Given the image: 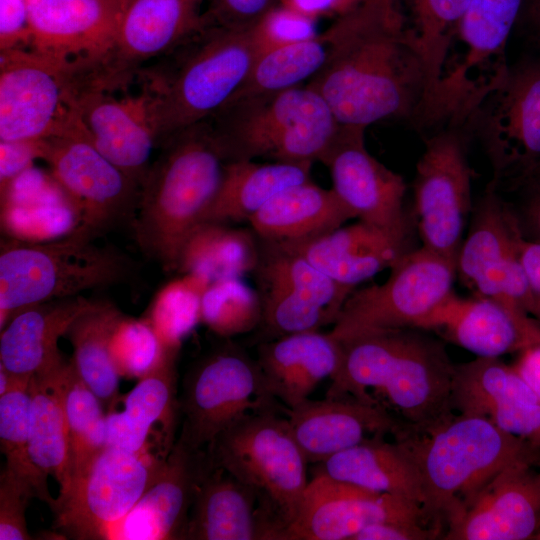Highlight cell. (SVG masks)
Segmentation results:
<instances>
[{
	"instance_id": "9c48e42d",
	"label": "cell",
	"mask_w": 540,
	"mask_h": 540,
	"mask_svg": "<svg viewBox=\"0 0 540 540\" xmlns=\"http://www.w3.org/2000/svg\"><path fill=\"white\" fill-rule=\"evenodd\" d=\"M523 1L470 0L454 39L460 50L447 62L424 112L429 125L467 123L500 85L510 68L506 47Z\"/></svg>"
},
{
	"instance_id": "680465c9",
	"label": "cell",
	"mask_w": 540,
	"mask_h": 540,
	"mask_svg": "<svg viewBox=\"0 0 540 540\" xmlns=\"http://www.w3.org/2000/svg\"><path fill=\"white\" fill-rule=\"evenodd\" d=\"M521 181L530 184L535 190H540V164Z\"/></svg>"
},
{
	"instance_id": "8fae6325",
	"label": "cell",
	"mask_w": 540,
	"mask_h": 540,
	"mask_svg": "<svg viewBox=\"0 0 540 540\" xmlns=\"http://www.w3.org/2000/svg\"><path fill=\"white\" fill-rule=\"evenodd\" d=\"M281 406L268 392L257 361L238 347L225 345L186 373L177 440L193 451L206 450L242 419Z\"/></svg>"
},
{
	"instance_id": "9f6ffc18",
	"label": "cell",
	"mask_w": 540,
	"mask_h": 540,
	"mask_svg": "<svg viewBox=\"0 0 540 540\" xmlns=\"http://www.w3.org/2000/svg\"><path fill=\"white\" fill-rule=\"evenodd\" d=\"M514 367L540 398V345L524 350Z\"/></svg>"
},
{
	"instance_id": "8d00e7d4",
	"label": "cell",
	"mask_w": 540,
	"mask_h": 540,
	"mask_svg": "<svg viewBox=\"0 0 540 540\" xmlns=\"http://www.w3.org/2000/svg\"><path fill=\"white\" fill-rule=\"evenodd\" d=\"M309 163L227 161L219 190L202 222H248L281 190L311 180Z\"/></svg>"
},
{
	"instance_id": "f6af8a7d",
	"label": "cell",
	"mask_w": 540,
	"mask_h": 540,
	"mask_svg": "<svg viewBox=\"0 0 540 540\" xmlns=\"http://www.w3.org/2000/svg\"><path fill=\"white\" fill-rule=\"evenodd\" d=\"M262 305L256 288L242 277L216 280L201 301V322L220 337L246 333L261 324Z\"/></svg>"
},
{
	"instance_id": "2e32d148",
	"label": "cell",
	"mask_w": 540,
	"mask_h": 540,
	"mask_svg": "<svg viewBox=\"0 0 540 540\" xmlns=\"http://www.w3.org/2000/svg\"><path fill=\"white\" fill-rule=\"evenodd\" d=\"M258 239L252 274L267 333L277 338L334 325L356 288L336 282L289 246Z\"/></svg>"
},
{
	"instance_id": "6125c7cd",
	"label": "cell",
	"mask_w": 540,
	"mask_h": 540,
	"mask_svg": "<svg viewBox=\"0 0 540 540\" xmlns=\"http://www.w3.org/2000/svg\"><path fill=\"white\" fill-rule=\"evenodd\" d=\"M539 446H540V442H539Z\"/></svg>"
},
{
	"instance_id": "db71d44e",
	"label": "cell",
	"mask_w": 540,
	"mask_h": 540,
	"mask_svg": "<svg viewBox=\"0 0 540 540\" xmlns=\"http://www.w3.org/2000/svg\"><path fill=\"white\" fill-rule=\"evenodd\" d=\"M360 0H280V6L318 20L321 17L336 18Z\"/></svg>"
},
{
	"instance_id": "94428289",
	"label": "cell",
	"mask_w": 540,
	"mask_h": 540,
	"mask_svg": "<svg viewBox=\"0 0 540 540\" xmlns=\"http://www.w3.org/2000/svg\"><path fill=\"white\" fill-rule=\"evenodd\" d=\"M537 464L540 466V458H539V460L537 461Z\"/></svg>"
},
{
	"instance_id": "7a4b0ae2",
	"label": "cell",
	"mask_w": 540,
	"mask_h": 540,
	"mask_svg": "<svg viewBox=\"0 0 540 540\" xmlns=\"http://www.w3.org/2000/svg\"><path fill=\"white\" fill-rule=\"evenodd\" d=\"M341 360L326 396H351L387 410L405 432L453 414L455 365L445 344L420 328L374 329L338 339Z\"/></svg>"
},
{
	"instance_id": "681fc988",
	"label": "cell",
	"mask_w": 540,
	"mask_h": 540,
	"mask_svg": "<svg viewBox=\"0 0 540 540\" xmlns=\"http://www.w3.org/2000/svg\"><path fill=\"white\" fill-rule=\"evenodd\" d=\"M204 2H206L205 22L235 30L252 29L280 4V0H204Z\"/></svg>"
},
{
	"instance_id": "603a6c76",
	"label": "cell",
	"mask_w": 540,
	"mask_h": 540,
	"mask_svg": "<svg viewBox=\"0 0 540 540\" xmlns=\"http://www.w3.org/2000/svg\"><path fill=\"white\" fill-rule=\"evenodd\" d=\"M537 461H518L501 470L447 524L442 539L540 538V466Z\"/></svg>"
},
{
	"instance_id": "91938a15",
	"label": "cell",
	"mask_w": 540,
	"mask_h": 540,
	"mask_svg": "<svg viewBox=\"0 0 540 540\" xmlns=\"http://www.w3.org/2000/svg\"><path fill=\"white\" fill-rule=\"evenodd\" d=\"M532 20L540 35V0H536L532 8Z\"/></svg>"
},
{
	"instance_id": "d4e9b609",
	"label": "cell",
	"mask_w": 540,
	"mask_h": 540,
	"mask_svg": "<svg viewBox=\"0 0 540 540\" xmlns=\"http://www.w3.org/2000/svg\"><path fill=\"white\" fill-rule=\"evenodd\" d=\"M417 328L433 331L477 357L499 358L540 345V326L519 306L453 291Z\"/></svg>"
},
{
	"instance_id": "7c38bea8",
	"label": "cell",
	"mask_w": 540,
	"mask_h": 540,
	"mask_svg": "<svg viewBox=\"0 0 540 540\" xmlns=\"http://www.w3.org/2000/svg\"><path fill=\"white\" fill-rule=\"evenodd\" d=\"M36 144L38 159L79 212L71 231L95 239L120 222H133L140 183L105 157L80 126Z\"/></svg>"
},
{
	"instance_id": "7dc6e473",
	"label": "cell",
	"mask_w": 540,
	"mask_h": 540,
	"mask_svg": "<svg viewBox=\"0 0 540 540\" xmlns=\"http://www.w3.org/2000/svg\"><path fill=\"white\" fill-rule=\"evenodd\" d=\"M317 20L277 6L252 28L258 56L266 51L317 36Z\"/></svg>"
},
{
	"instance_id": "7402d4cb",
	"label": "cell",
	"mask_w": 540,
	"mask_h": 540,
	"mask_svg": "<svg viewBox=\"0 0 540 540\" xmlns=\"http://www.w3.org/2000/svg\"><path fill=\"white\" fill-rule=\"evenodd\" d=\"M129 0H27L29 48L78 72L111 52Z\"/></svg>"
},
{
	"instance_id": "277c9868",
	"label": "cell",
	"mask_w": 540,
	"mask_h": 540,
	"mask_svg": "<svg viewBox=\"0 0 540 540\" xmlns=\"http://www.w3.org/2000/svg\"><path fill=\"white\" fill-rule=\"evenodd\" d=\"M394 439L411 453L423 485L425 512L441 529L505 467L540 458V446L483 417L461 413Z\"/></svg>"
},
{
	"instance_id": "f35d334b",
	"label": "cell",
	"mask_w": 540,
	"mask_h": 540,
	"mask_svg": "<svg viewBox=\"0 0 540 540\" xmlns=\"http://www.w3.org/2000/svg\"><path fill=\"white\" fill-rule=\"evenodd\" d=\"M122 312L111 302L98 300L69 327L71 358L83 382L98 396L108 411L119 399V378L110 354V340Z\"/></svg>"
},
{
	"instance_id": "bcb514c9",
	"label": "cell",
	"mask_w": 540,
	"mask_h": 540,
	"mask_svg": "<svg viewBox=\"0 0 540 540\" xmlns=\"http://www.w3.org/2000/svg\"><path fill=\"white\" fill-rule=\"evenodd\" d=\"M164 351L143 318L122 314L110 340V354L120 377L140 379L157 365Z\"/></svg>"
},
{
	"instance_id": "11a10c76",
	"label": "cell",
	"mask_w": 540,
	"mask_h": 540,
	"mask_svg": "<svg viewBox=\"0 0 540 540\" xmlns=\"http://www.w3.org/2000/svg\"><path fill=\"white\" fill-rule=\"evenodd\" d=\"M519 254L540 316V241L522 240Z\"/></svg>"
},
{
	"instance_id": "ab89813d",
	"label": "cell",
	"mask_w": 540,
	"mask_h": 540,
	"mask_svg": "<svg viewBox=\"0 0 540 540\" xmlns=\"http://www.w3.org/2000/svg\"><path fill=\"white\" fill-rule=\"evenodd\" d=\"M328 55L329 42L324 32L305 41L266 51L257 57L243 84L229 101L302 86L319 73Z\"/></svg>"
},
{
	"instance_id": "f5cc1de1",
	"label": "cell",
	"mask_w": 540,
	"mask_h": 540,
	"mask_svg": "<svg viewBox=\"0 0 540 540\" xmlns=\"http://www.w3.org/2000/svg\"><path fill=\"white\" fill-rule=\"evenodd\" d=\"M442 529L417 522L389 521L370 525L352 540H431L441 538Z\"/></svg>"
},
{
	"instance_id": "6f0895ef",
	"label": "cell",
	"mask_w": 540,
	"mask_h": 540,
	"mask_svg": "<svg viewBox=\"0 0 540 540\" xmlns=\"http://www.w3.org/2000/svg\"><path fill=\"white\" fill-rule=\"evenodd\" d=\"M526 216L531 230L540 237V190H535V195L527 207Z\"/></svg>"
},
{
	"instance_id": "836d02e7",
	"label": "cell",
	"mask_w": 540,
	"mask_h": 540,
	"mask_svg": "<svg viewBox=\"0 0 540 540\" xmlns=\"http://www.w3.org/2000/svg\"><path fill=\"white\" fill-rule=\"evenodd\" d=\"M317 472L372 492L410 499L423 508L425 505L418 468L406 446L396 439L366 440L319 463Z\"/></svg>"
},
{
	"instance_id": "30bf717a",
	"label": "cell",
	"mask_w": 540,
	"mask_h": 540,
	"mask_svg": "<svg viewBox=\"0 0 540 540\" xmlns=\"http://www.w3.org/2000/svg\"><path fill=\"white\" fill-rule=\"evenodd\" d=\"M152 92L142 68L111 75L80 74L75 90L77 125L94 146L141 185L158 148Z\"/></svg>"
},
{
	"instance_id": "f907efd6",
	"label": "cell",
	"mask_w": 540,
	"mask_h": 540,
	"mask_svg": "<svg viewBox=\"0 0 540 540\" xmlns=\"http://www.w3.org/2000/svg\"><path fill=\"white\" fill-rule=\"evenodd\" d=\"M27 0H0V51L29 48Z\"/></svg>"
},
{
	"instance_id": "4fadbf2b",
	"label": "cell",
	"mask_w": 540,
	"mask_h": 540,
	"mask_svg": "<svg viewBox=\"0 0 540 540\" xmlns=\"http://www.w3.org/2000/svg\"><path fill=\"white\" fill-rule=\"evenodd\" d=\"M0 52V141L34 142L76 127L80 72L31 48Z\"/></svg>"
},
{
	"instance_id": "4316f807",
	"label": "cell",
	"mask_w": 540,
	"mask_h": 540,
	"mask_svg": "<svg viewBox=\"0 0 540 540\" xmlns=\"http://www.w3.org/2000/svg\"><path fill=\"white\" fill-rule=\"evenodd\" d=\"M293 437L309 464H319L331 456L366 440L392 435L398 437L402 424L384 408L351 396L307 399L286 413Z\"/></svg>"
},
{
	"instance_id": "8992f818",
	"label": "cell",
	"mask_w": 540,
	"mask_h": 540,
	"mask_svg": "<svg viewBox=\"0 0 540 540\" xmlns=\"http://www.w3.org/2000/svg\"><path fill=\"white\" fill-rule=\"evenodd\" d=\"M208 121L227 161L321 162L341 124L308 84L229 101Z\"/></svg>"
},
{
	"instance_id": "d6a6232c",
	"label": "cell",
	"mask_w": 540,
	"mask_h": 540,
	"mask_svg": "<svg viewBox=\"0 0 540 540\" xmlns=\"http://www.w3.org/2000/svg\"><path fill=\"white\" fill-rule=\"evenodd\" d=\"M183 539L269 540V535L254 492L212 466L197 490Z\"/></svg>"
},
{
	"instance_id": "e0dca14e",
	"label": "cell",
	"mask_w": 540,
	"mask_h": 540,
	"mask_svg": "<svg viewBox=\"0 0 540 540\" xmlns=\"http://www.w3.org/2000/svg\"><path fill=\"white\" fill-rule=\"evenodd\" d=\"M164 458L107 446L56 498L54 528L73 539H105L137 504Z\"/></svg>"
},
{
	"instance_id": "e575fe53",
	"label": "cell",
	"mask_w": 540,
	"mask_h": 540,
	"mask_svg": "<svg viewBox=\"0 0 540 540\" xmlns=\"http://www.w3.org/2000/svg\"><path fill=\"white\" fill-rule=\"evenodd\" d=\"M350 219L352 214L332 189L308 180L275 194L248 223L260 239L292 243L329 232Z\"/></svg>"
},
{
	"instance_id": "1f68e13d",
	"label": "cell",
	"mask_w": 540,
	"mask_h": 540,
	"mask_svg": "<svg viewBox=\"0 0 540 540\" xmlns=\"http://www.w3.org/2000/svg\"><path fill=\"white\" fill-rule=\"evenodd\" d=\"M98 300L82 295L25 307L0 329V365L11 375L31 377L65 361L58 348L72 323Z\"/></svg>"
},
{
	"instance_id": "cb8c5ba5",
	"label": "cell",
	"mask_w": 540,
	"mask_h": 540,
	"mask_svg": "<svg viewBox=\"0 0 540 540\" xmlns=\"http://www.w3.org/2000/svg\"><path fill=\"white\" fill-rule=\"evenodd\" d=\"M211 468L206 450L193 451L176 439L137 504L105 539H183L197 490Z\"/></svg>"
},
{
	"instance_id": "ee69618b",
	"label": "cell",
	"mask_w": 540,
	"mask_h": 540,
	"mask_svg": "<svg viewBox=\"0 0 540 540\" xmlns=\"http://www.w3.org/2000/svg\"><path fill=\"white\" fill-rule=\"evenodd\" d=\"M211 282L183 273L161 287L142 317L165 350L179 352L183 339L201 322V301Z\"/></svg>"
},
{
	"instance_id": "9a60e30c",
	"label": "cell",
	"mask_w": 540,
	"mask_h": 540,
	"mask_svg": "<svg viewBox=\"0 0 540 540\" xmlns=\"http://www.w3.org/2000/svg\"><path fill=\"white\" fill-rule=\"evenodd\" d=\"M382 284L355 289L330 333L337 339L374 329L417 328L453 290L456 263L421 246L405 254Z\"/></svg>"
},
{
	"instance_id": "f1b7e54d",
	"label": "cell",
	"mask_w": 540,
	"mask_h": 540,
	"mask_svg": "<svg viewBox=\"0 0 540 540\" xmlns=\"http://www.w3.org/2000/svg\"><path fill=\"white\" fill-rule=\"evenodd\" d=\"M204 0H129L114 46L96 69L134 73L163 58L204 25Z\"/></svg>"
},
{
	"instance_id": "c3c4849f",
	"label": "cell",
	"mask_w": 540,
	"mask_h": 540,
	"mask_svg": "<svg viewBox=\"0 0 540 540\" xmlns=\"http://www.w3.org/2000/svg\"><path fill=\"white\" fill-rule=\"evenodd\" d=\"M32 488L4 467L0 475V540L32 539L26 522V509Z\"/></svg>"
},
{
	"instance_id": "816d5d0a",
	"label": "cell",
	"mask_w": 540,
	"mask_h": 540,
	"mask_svg": "<svg viewBox=\"0 0 540 540\" xmlns=\"http://www.w3.org/2000/svg\"><path fill=\"white\" fill-rule=\"evenodd\" d=\"M34 159H38L36 141H0L1 196L28 170Z\"/></svg>"
},
{
	"instance_id": "d590c367",
	"label": "cell",
	"mask_w": 540,
	"mask_h": 540,
	"mask_svg": "<svg viewBox=\"0 0 540 540\" xmlns=\"http://www.w3.org/2000/svg\"><path fill=\"white\" fill-rule=\"evenodd\" d=\"M68 361L31 376L30 454L35 465L59 485V495L72 483L73 466L67 427L63 379Z\"/></svg>"
},
{
	"instance_id": "44dd1931",
	"label": "cell",
	"mask_w": 540,
	"mask_h": 540,
	"mask_svg": "<svg viewBox=\"0 0 540 540\" xmlns=\"http://www.w3.org/2000/svg\"><path fill=\"white\" fill-rule=\"evenodd\" d=\"M363 126L341 125L321 160L329 170L332 191L353 218L384 230L411 235L404 208L403 177L367 150Z\"/></svg>"
},
{
	"instance_id": "74e56055",
	"label": "cell",
	"mask_w": 540,
	"mask_h": 540,
	"mask_svg": "<svg viewBox=\"0 0 540 540\" xmlns=\"http://www.w3.org/2000/svg\"><path fill=\"white\" fill-rule=\"evenodd\" d=\"M259 257V239L252 229L204 221L181 249L177 272L193 273L209 282L252 273Z\"/></svg>"
},
{
	"instance_id": "f546056e",
	"label": "cell",
	"mask_w": 540,
	"mask_h": 540,
	"mask_svg": "<svg viewBox=\"0 0 540 540\" xmlns=\"http://www.w3.org/2000/svg\"><path fill=\"white\" fill-rule=\"evenodd\" d=\"M282 244L299 252L336 282L352 288L392 268L413 250L411 235L393 233L362 221L307 240Z\"/></svg>"
},
{
	"instance_id": "6da1fadb",
	"label": "cell",
	"mask_w": 540,
	"mask_h": 540,
	"mask_svg": "<svg viewBox=\"0 0 540 540\" xmlns=\"http://www.w3.org/2000/svg\"><path fill=\"white\" fill-rule=\"evenodd\" d=\"M329 55L307 84L341 125L413 120L426 80L418 44L397 0H360L324 31Z\"/></svg>"
},
{
	"instance_id": "3957f363",
	"label": "cell",
	"mask_w": 540,
	"mask_h": 540,
	"mask_svg": "<svg viewBox=\"0 0 540 540\" xmlns=\"http://www.w3.org/2000/svg\"><path fill=\"white\" fill-rule=\"evenodd\" d=\"M140 187L132 222L139 249L166 272H177L186 239L214 200L227 159L208 121L167 138Z\"/></svg>"
},
{
	"instance_id": "7bdbcfd3",
	"label": "cell",
	"mask_w": 540,
	"mask_h": 540,
	"mask_svg": "<svg viewBox=\"0 0 540 540\" xmlns=\"http://www.w3.org/2000/svg\"><path fill=\"white\" fill-rule=\"evenodd\" d=\"M63 393L71 446L73 482L108 446L107 420L103 403L80 378L71 359L64 371Z\"/></svg>"
},
{
	"instance_id": "60d3db41",
	"label": "cell",
	"mask_w": 540,
	"mask_h": 540,
	"mask_svg": "<svg viewBox=\"0 0 540 540\" xmlns=\"http://www.w3.org/2000/svg\"><path fill=\"white\" fill-rule=\"evenodd\" d=\"M10 374V373H9ZM30 380L10 374L7 391L0 395V445L5 468L27 483L37 499L51 510L56 505L48 489V476L34 463L30 454Z\"/></svg>"
},
{
	"instance_id": "b9f144b4",
	"label": "cell",
	"mask_w": 540,
	"mask_h": 540,
	"mask_svg": "<svg viewBox=\"0 0 540 540\" xmlns=\"http://www.w3.org/2000/svg\"><path fill=\"white\" fill-rule=\"evenodd\" d=\"M470 0H413L415 29H412L420 51L426 90L412 120L430 102L445 69L460 21Z\"/></svg>"
},
{
	"instance_id": "4dcf8cb0",
	"label": "cell",
	"mask_w": 540,
	"mask_h": 540,
	"mask_svg": "<svg viewBox=\"0 0 540 540\" xmlns=\"http://www.w3.org/2000/svg\"><path fill=\"white\" fill-rule=\"evenodd\" d=\"M341 344L330 331H304L277 337L257 349V363L271 396L290 410L309 399L337 371Z\"/></svg>"
},
{
	"instance_id": "52a82bcc",
	"label": "cell",
	"mask_w": 540,
	"mask_h": 540,
	"mask_svg": "<svg viewBox=\"0 0 540 540\" xmlns=\"http://www.w3.org/2000/svg\"><path fill=\"white\" fill-rule=\"evenodd\" d=\"M133 260L73 231L52 241L1 239L0 329L30 305L126 283Z\"/></svg>"
},
{
	"instance_id": "d6986e66",
	"label": "cell",
	"mask_w": 540,
	"mask_h": 540,
	"mask_svg": "<svg viewBox=\"0 0 540 540\" xmlns=\"http://www.w3.org/2000/svg\"><path fill=\"white\" fill-rule=\"evenodd\" d=\"M519 223L489 184L477 204L456 263L457 276L475 295L519 306L537 315L520 261Z\"/></svg>"
},
{
	"instance_id": "ffe728a7",
	"label": "cell",
	"mask_w": 540,
	"mask_h": 540,
	"mask_svg": "<svg viewBox=\"0 0 540 540\" xmlns=\"http://www.w3.org/2000/svg\"><path fill=\"white\" fill-rule=\"evenodd\" d=\"M389 521L433 525L424 508L410 499L372 492L316 472L281 540H352L362 529Z\"/></svg>"
},
{
	"instance_id": "5bb4252c",
	"label": "cell",
	"mask_w": 540,
	"mask_h": 540,
	"mask_svg": "<svg viewBox=\"0 0 540 540\" xmlns=\"http://www.w3.org/2000/svg\"><path fill=\"white\" fill-rule=\"evenodd\" d=\"M468 126H443L425 138L413 179L422 246L457 263L472 209Z\"/></svg>"
},
{
	"instance_id": "484cf974",
	"label": "cell",
	"mask_w": 540,
	"mask_h": 540,
	"mask_svg": "<svg viewBox=\"0 0 540 540\" xmlns=\"http://www.w3.org/2000/svg\"><path fill=\"white\" fill-rule=\"evenodd\" d=\"M451 406L539 446L540 398L515 367L499 358L476 357L455 365Z\"/></svg>"
},
{
	"instance_id": "ac0fdd59",
	"label": "cell",
	"mask_w": 540,
	"mask_h": 540,
	"mask_svg": "<svg viewBox=\"0 0 540 540\" xmlns=\"http://www.w3.org/2000/svg\"><path fill=\"white\" fill-rule=\"evenodd\" d=\"M468 127L481 139L493 168L490 182H520L540 164V58L510 66L480 104Z\"/></svg>"
},
{
	"instance_id": "5b68a950",
	"label": "cell",
	"mask_w": 540,
	"mask_h": 540,
	"mask_svg": "<svg viewBox=\"0 0 540 540\" xmlns=\"http://www.w3.org/2000/svg\"><path fill=\"white\" fill-rule=\"evenodd\" d=\"M252 29L204 25L150 69L159 146L178 131L203 122L237 92L258 57Z\"/></svg>"
},
{
	"instance_id": "83f0119b",
	"label": "cell",
	"mask_w": 540,
	"mask_h": 540,
	"mask_svg": "<svg viewBox=\"0 0 540 540\" xmlns=\"http://www.w3.org/2000/svg\"><path fill=\"white\" fill-rule=\"evenodd\" d=\"M178 353L165 350L157 365L122 397L123 409L108 411V446L133 452H152L156 444L162 456L169 454L176 442L180 419L176 372Z\"/></svg>"
},
{
	"instance_id": "ba28073f",
	"label": "cell",
	"mask_w": 540,
	"mask_h": 540,
	"mask_svg": "<svg viewBox=\"0 0 540 540\" xmlns=\"http://www.w3.org/2000/svg\"><path fill=\"white\" fill-rule=\"evenodd\" d=\"M210 463L230 473L257 497L269 540H281L293 522L308 485L304 453L288 418L277 410L237 422L206 449Z\"/></svg>"
}]
</instances>
